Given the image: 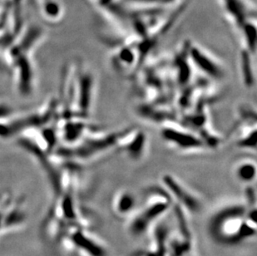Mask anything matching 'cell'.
Listing matches in <instances>:
<instances>
[{
	"label": "cell",
	"mask_w": 257,
	"mask_h": 256,
	"mask_svg": "<svg viewBox=\"0 0 257 256\" xmlns=\"http://www.w3.org/2000/svg\"><path fill=\"white\" fill-rule=\"evenodd\" d=\"M79 86H78V102H79V109L81 112L87 113L89 110L90 102L92 99V86L93 80L89 73H84V75L79 79Z\"/></svg>",
	"instance_id": "30bf717a"
},
{
	"label": "cell",
	"mask_w": 257,
	"mask_h": 256,
	"mask_svg": "<svg viewBox=\"0 0 257 256\" xmlns=\"http://www.w3.org/2000/svg\"><path fill=\"white\" fill-rule=\"evenodd\" d=\"M115 60L121 68H131L138 64L139 60V53L134 47H121L115 55Z\"/></svg>",
	"instance_id": "8fae6325"
},
{
	"label": "cell",
	"mask_w": 257,
	"mask_h": 256,
	"mask_svg": "<svg viewBox=\"0 0 257 256\" xmlns=\"http://www.w3.org/2000/svg\"><path fill=\"white\" fill-rule=\"evenodd\" d=\"M163 140L182 152L199 150L206 146L200 134L180 126L166 125L161 130Z\"/></svg>",
	"instance_id": "3957f363"
},
{
	"label": "cell",
	"mask_w": 257,
	"mask_h": 256,
	"mask_svg": "<svg viewBox=\"0 0 257 256\" xmlns=\"http://www.w3.org/2000/svg\"><path fill=\"white\" fill-rule=\"evenodd\" d=\"M257 133L256 126H251L245 131L238 139L236 145L242 149L256 150Z\"/></svg>",
	"instance_id": "9a60e30c"
},
{
	"label": "cell",
	"mask_w": 257,
	"mask_h": 256,
	"mask_svg": "<svg viewBox=\"0 0 257 256\" xmlns=\"http://www.w3.org/2000/svg\"><path fill=\"white\" fill-rule=\"evenodd\" d=\"M221 7L232 25L241 29L249 20H255V11L245 0H221Z\"/></svg>",
	"instance_id": "8992f818"
},
{
	"label": "cell",
	"mask_w": 257,
	"mask_h": 256,
	"mask_svg": "<svg viewBox=\"0 0 257 256\" xmlns=\"http://www.w3.org/2000/svg\"><path fill=\"white\" fill-rule=\"evenodd\" d=\"M251 53L244 49L240 53V72L242 76L243 82H245L246 87H252L255 78L253 73L252 63H251Z\"/></svg>",
	"instance_id": "5bb4252c"
},
{
	"label": "cell",
	"mask_w": 257,
	"mask_h": 256,
	"mask_svg": "<svg viewBox=\"0 0 257 256\" xmlns=\"http://www.w3.org/2000/svg\"><path fill=\"white\" fill-rule=\"evenodd\" d=\"M234 174L238 181L250 184L256 177V165L251 161H242L235 166Z\"/></svg>",
	"instance_id": "7c38bea8"
},
{
	"label": "cell",
	"mask_w": 257,
	"mask_h": 256,
	"mask_svg": "<svg viewBox=\"0 0 257 256\" xmlns=\"http://www.w3.org/2000/svg\"><path fill=\"white\" fill-rule=\"evenodd\" d=\"M172 199L164 188H152L145 194L143 201L129 216L128 231L139 236L150 230L153 224L170 211Z\"/></svg>",
	"instance_id": "7a4b0ae2"
},
{
	"label": "cell",
	"mask_w": 257,
	"mask_h": 256,
	"mask_svg": "<svg viewBox=\"0 0 257 256\" xmlns=\"http://www.w3.org/2000/svg\"><path fill=\"white\" fill-rule=\"evenodd\" d=\"M242 33L245 49L251 54L255 53L256 49V25L255 20H249L240 29Z\"/></svg>",
	"instance_id": "4fadbf2b"
},
{
	"label": "cell",
	"mask_w": 257,
	"mask_h": 256,
	"mask_svg": "<svg viewBox=\"0 0 257 256\" xmlns=\"http://www.w3.org/2000/svg\"><path fill=\"white\" fill-rule=\"evenodd\" d=\"M162 182L164 190L169 194L172 201H177L180 207L185 208L190 212L193 213L200 210L201 204L199 200L172 176H163Z\"/></svg>",
	"instance_id": "277c9868"
},
{
	"label": "cell",
	"mask_w": 257,
	"mask_h": 256,
	"mask_svg": "<svg viewBox=\"0 0 257 256\" xmlns=\"http://www.w3.org/2000/svg\"><path fill=\"white\" fill-rule=\"evenodd\" d=\"M208 229L212 239L224 245H235L255 238L256 205L247 201L245 205L226 206L212 216Z\"/></svg>",
	"instance_id": "6da1fadb"
},
{
	"label": "cell",
	"mask_w": 257,
	"mask_h": 256,
	"mask_svg": "<svg viewBox=\"0 0 257 256\" xmlns=\"http://www.w3.org/2000/svg\"><path fill=\"white\" fill-rule=\"evenodd\" d=\"M146 143H147V138H146L145 133L141 131H136V132H130L126 133L124 136L121 144L124 147V149L126 153L132 157V158H139L144 153L145 150Z\"/></svg>",
	"instance_id": "9c48e42d"
},
{
	"label": "cell",
	"mask_w": 257,
	"mask_h": 256,
	"mask_svg": "<svg viewBox=\"0 0 257 256\" xmlns=\"http://www.w3.org/2000/svg\"><path fill=\"white\" fill-rule=\"evenodd\" d=\"M138 205L134 194L128 191H119L113 198L112 206L115 215L119 217L128 218L133 214Z\"/></svg>",
	"instance_id": "ba28073f"
},
{
	"label": "cell",
	"mask_w": 257,
	"mask_h": 256,
	"mask_svg": "<svg viewBox=\"0 0 257 256\" xmlns=\"http://www.w3.org/2000/svg\"><path fill=\"white\" fill-rule=\"evenodd\" d=\"M73 242L77 248L85 252L88 256H107V250L105 247L97 241L93 237L83 232L77 231L74 233Z\"/></svg>",
	"instance_id": "52a82bcc"
},
{
	"label": "cell",
	"mask_w": 257,
	"mask_h": 256,
	"mask_svg": "<svg viewBox=\"0 0 257 256\" xmlns=\"http://www.w3.org/2000/svg\"><path fill=\"white\" fill-rule=\"evenodd\" d=\"M188 54L192 66L205 75L213 79L224 77L223 68L221 64L199 47L190 46Z\"/></svg>",
	"instance_id": "5b68a950"
}]
</instances>
